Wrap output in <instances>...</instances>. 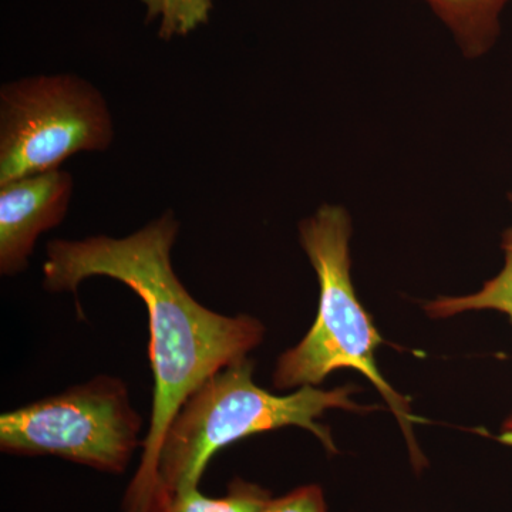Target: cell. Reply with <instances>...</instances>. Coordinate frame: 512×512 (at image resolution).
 Returning <instances> with one entry per match:
<instances>
[{
  "mask_svg": "<svg viewBox=\"0 0 512 512\" xmlns=\"http://www.w3.org/2000/svg\"><path fill=\"white\" fill-rule=\"evenodd\" d=\"M178 232L180 222L167 211L128 237L55 239L46 248L43 285L50 292L76 295L86 279L106 276L128 286L146 305L153 410L123 512H154L158 456L174 417L208 377L248 357L265 335L258 319L221 315L187 291L171 262Z\"/></svg>",
  "mask_w": 512,
  "mask_h": 512,
  "instance_id": "obj_1",
  "label": "cell"
},
{
  "mask_svg": "<svg viewBox=\"0 0 512 512\" xmlns=\"http://www.w3.org/2000/svg\"><path fill=\"white\" fill-rule=\"evenodd\" d=\"M251 359L238 360L208 377L185 400L165 434L157 466V500L198 488L202 474L221 448L282 427L311 431L329 453H338L328 427L319 423L328 410L367 413L376 406H362L350 399L355 386L325 390L299 387L288 396L266 392L254 382Z\"/></svg>",
  "mask_w": 512,
  "mask_h": 512,
  "instance_id": "obj_2",
  "label": "cell"
},
{
  "mask_svg": "<svg viewBox=\"0 0 512 512\" xmlns=\"http://www.w3.org/2000/svg\"><path fill=\"white\" fill-rule=\"evenodd\" d=\"M352 224L345 208L325 204L299 225V238L319 281V311L311 330L279 357L276 389L318 386L339 369H355L370 380L402 427L414 466L426 460L413 434L409 403L377 369L376 349L383 343L369 313L363 309L350 274Z\"/></svg>",
  "mask_w": 512,
  "mask_h": 512,
  "instance_id": "obj_3",
  "label": "cell"
},
{
  "mask_svg": "<svg viewBox=\"0 0 512 512\" xmlns=\"http://www.w3.org/2000/svg\"><path fill=\"white\" fill-rule=\"evenodd\" d=\"M141 427L143 421L131 406L126 383L100 375L3 413L0 450L20 457H59L121 474L141 446Z\"/></svg>",
  "mask_w": 512,
  "mask_h": 512,
  "instance_id": "obj_4",
  "label": "cell"
},
{
  "mask_svg": "<svg viewBox=\"0 0 512 512\" xmlns=\"http://www.w3.org/2000/svg\"><path fill=\"white\" fill-rule=\"evenodd\" d=\"M113 137L106 99L80 77H26L0 89V185L107 150Z\"/></svg>",
  "mask_w": 512,
  "mask_h": 512,
  "instance_id": "obj_5",
  "label": "cell"
},
{
  "mask_svg": "<svg viewBox=\"0 0 512 512\" xmlns=\"http://www.w3.org/2000/svg\"><path fill=\"white\" fill-rule=\"evenodd\" d=\"M73 188L62 168L0 185V274L28 269L37 239L66 217Z\"/></svg>",
  "mask_w": 512,
  "mask_h": 512,
  "instance_id": "obj_6",
  "label": "cell"
},
{
  "mask_svg": "<svg viewBox=\"0 0 512 512\" xmlns=\"http://www.w3.org/2000/svg\"><path fill=\"white\" fill-rule=\"evenodd\" d=\"M453 33L466 57L476 59L500 35V16L511 0H424Z\"/></svg>",
  "mask_w": 512,
  "mask_h": 512,
  "instance_id": "obj_7",
  "label": "cell"
},
{
  "mask_svg": "<svg viewBox=\"0 0 512 512\" xmlns=\"http://www.w3.org/2000/svg\"><path fill=\"white\" fill-rule=\"evenodd\" d=\"M503 249L505 264L500 274L485 282L483 288L473 295L444 296L427 303L426 312L431 318L444 319L458 313L493 309L505 313L512 323V227L505 231Z\"/></svg>",
  "mask_w": 512,
  "mask_h": 512,
  "instance_id": "obj_8",
  "label": "cell"
},
{
  "mask_svg": "<svg viewBox=\"0 0 512 512\" xmlns=\"http://www.w3.org/2000/svg\"><path fill=\"white\" fill-rule=\"evenodd\" d=\"M271 498L261 485L234 478L224 497H207L198 488H191L168 495L156 512H261Z\"/></svg>",
  "mask_w": 512,
  "mask_h": 512,
  "instance_id": "obj_9",
  "label": "cell"
},
{
  "mask_svg": "<svg viewBox=\"0 0 512 512\" xmlns=\"http://www.w3.org/2000/svg\"><path fill=\"white\" fill-rule=\"evenodd\" d=\"M147 22L160 19L158 36L163 40L190 35L210 20L212 0H140Z\"/></svg>",
  "mask_w": 512,
  "mask_h": 512,
  "instance_id": "obj_10",
  "label": "cell"
},
{
  "mask_svg": "<svg viewBox=\"0 0 512 512\" xmlns=\"http://www.w3.org/2000/svg\"><path fill=\"white\" fill-rule=\"evenodd\" d=\"M261 512H329L319 485H303L284 495L271 498Z\"/></svg>",
  "mask_w": 512,
  "mask_h": 512,
  "instance_id": "obj_11",
  "label": "cell"
},
{
  "mask_svg": "<svg viewBox=\"0 0 512 512\" xmlns=\"http://www.w3.org/2000/svg\"><path fill=\"white\" fill-rule=\"evenodd\" d=\"M498 440H500L501 443L512 447V414L504 421L503 429H501V434L498 436Z\"/></svg>",
  "mask_w": 512,
  "mask_h": 512,
  "instance_id": "obj_12",
  "label": "cell"
},
{
  "mask_svg": "<svg viewBox=\"0 0 512 512\" xmlns=\"http://www.w3.org/2000/svg\"><path fill=\"white\" fill-rule=\"evenodd\" d=\"M510 198H511V202H512V195H511V197H510Z\"/></svg>",
  "mask_w": 512,
  "mask_h": 512,
  "instance_id": "obj_13",
  "label": "cell"
}]
</instances>
